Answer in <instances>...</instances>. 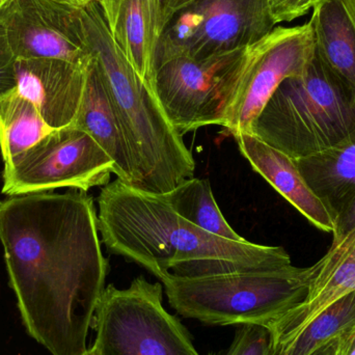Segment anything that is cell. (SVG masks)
I'll list each match as a JSON object with an SVG mask.
<instances>
[{"label":"cell","instance_id":"cell-1","mask_svg":"<svg viewBox=\"0 0 355 355\" xmlns=\"http://www.w3.org/2000/svg\"><path fill=\"white\" fill-rule=\"evenodd\" d=\"M87 192L0 200L8 283L29 337L51 355H83L110 270Z\"/></svg>","mask_w":355,"mask_h":355},{"label":"cell","instance_id":"cell-2","mask_svg":"<svg viewBox=\"0 0 355 355\" xmlns=\"http://www.w3.org/2000/svg\"><path fill=\"white\" fill-rule=\"evenodd\" d=\"M98 227L108 252L124 257L158 279L204 277L291 265L282 246L225 239L178 215L160 194L120 179L102 188Z\"/></svg>","mask_w":355,"mask_h":355},{"label":"cell","instance_id":"cell-3","mask_svg":"<svg viewBox=\"0 0 355 355\" xmlns=\"http://www.w3.org/2000/svg\"><path fill=\"white\" fill-rule=\"evenodd\" d=\"M85 45L105 85L132 154L135 187L168 193L193 178L196 162L153 89L110 35L96 0L80 8Z\"/></svg>","mask_w":355,"mask_h":355},{"label":"cell","instance_id":"cell-4","mask_svg":"<svg viewBox=\"0 0 355 355\" xmlns=\"http://www.w3.org/2000/svg\"><path fill=\"white\" fill-rule=\"evenodd\" d=\"M355 130V91L315 55L277 87L250 135L293 160L327 151Z\"/></svg>","mask_w":355,"mask_h":355},{"label":"cell","instance_id":"cell-5","mask_svg":"<svg viewBox=\"0 0 355 355\" xmlns=\"http://www.w3.org/2000/svg\"><path fill=\"white\" fill-rule=\"evenodd\" d=\"M315 275L314 265L242 271L204 277L160 279L168 304L184 318L211 327H268L302 304Z\"/></svg>","mask_w":355,"mask_h":355},{"label":"cell","instance_id":"cell-6","mask_svg":"<svg viewBox=\"0 0 355 355\" xmlns=\"http://www.w3.org/2000/svg\"><path fill=\"white\" fill-rule=\"evenodd\" d=\"M162 296V283L144 277L126 289L105 287L92 325L101 355H200Z\"/></svg>","mask_w":355,"mask_h":355},{"label":"cell","instance_id":"cell-7","mask_svg":"<svg viewBox=\"0 0 355 355\" xmlns=\"http://www.w3.org/2000/svg\"><path fill=\"white\" fill-rule=\"evenodd\" d=\"M250 47L200 60L173 58L156 69L154 94L180 135L210 125L223 126Z\"/></svg>","mask_w":355,"mask_h":355},{"label":"cell","instance_id":"cell-8","mask_svg":"<svg viewBox=\"0 0 355 355\" xmlns=\"http://www.w3.org/2000/svg\"><path fill=\"white\" fill-rule=\"evenodd\" d=\"M275 25L267 0H198L164 27L156 69L173 58L200 60L245 49Z\"/></svg>","mask_w":355,"mask_h":355},{"label":"cell","instance_id":"cell-9","mask_svg":"<svg viewBox=\"0 0 355 355\" xmlns=\"http://www.w3.org/2000/svg\"><path fill=\"white\" fill-rule=\"evenodd\" d=\"M2 193L8 196L83 190L105 186L114 174L112 158L74 125L54 129L31 149L4 160Z\"/></svg>","mask_w":355,"mask_h":355},{"label":"cell","instance_id":"cell-10","mask_svg":"<svg viewBox=\"0 0 355 355\" xmlns=\"http://www.w3.org/2000/svg\"><path fill=\"white\" fill-rule=\"evenodd\" d=\"M315 58L310 23L277 26L250 47V60L223 128L232 137L252 132L277 87L290 77L304 72Z\"/></svg>","mask_w":355,"mask_h":355},{"label":"cell","instance_id":"cell-11","mask_svg":"<svg viewBox=\"0 0 355 355\" xmlns=\"http://www.w3.org/2000/svg\"><path fill=\"white\" fill-rule=\"evenodd\" d=\"M0 24L17 60H58L87 66L80 8L55 0H4Z\"/></svg>","mask_w":355,"mask_h":355},{"label":"cell","instance_id":"cell-12","mask_svg":"<svg viewBox=\"0 0 355 355\" xmlns=\"http://www.w3.org/2000/svg\"><path fill=\"white\" fill-rule=\"evenodd\" d=\"M314 268L306 300L266 327L270 333V354L289 343L327 306L355 291V227L339 241L331 242Z\"/></svg>","mask_w":355,"mask_h":355},{"label":"cell","instance_id":"cell-13","mask_svg":"<svg viewBox=\"0 0 355 355\" xmlns=\"http://www.w3.org/2000/svg\"><path fill=\"white\" fill-rule=\"evenodd\" d=\"M87 67L58 60H17L16 89L51 128L70 126L83 99Z\"/></svg>","mask_w":355,"mask_h":355},{"label":"cell","instance_id":"cell-14","mask_svg":"<svg viewBox=\"0 0 355 355\" xmlns=\"http://www.w3.org/2000/svg\"><path fill=\"white\" fill-rule=\"evenodd\" d=\"M110 35L139 76L153 89L162 35L158 0H96Z\"/></svg>","mask_w":355,"mask_h":355},{"label":"cell","instance_id":"cell-15","mask_svg":"<svg viewBox=\"0 0 355 355\" xmlns=\"http://www.w3.org/2000/svg\"><path fill=\"white\" fill-rule=\"evenodd\" d=\"M295 162L333 219V242L339 241L355 227V130L327 151Z\"/></svg>","mask_w":355,"mask_h":355},{"label":"cell","instance_id":"cell-16","mask_svg":"<svg viewBox=\"0 0 355 355\" xmlns=\"http://www.w3.org/2000/svg\"><path fill=\"white\" fill-rule=\"evenodd\" d=\"M234 139L254 172L264 178L315 227L334 233L335 225L329 211L302 176L295 160L250 133H239Z\"/></svg>","mask_w":355,"mask_h":355},{"label":"cell","instance_id":"cell-17","mask_svg":"<svg viewBox=\"0 0 355 355\" xmlns=\"http://www.w3.org/2000/svg\"><path fill=\"white\" fill-rule=\"evenodd\" d=\"M73 125L89 133L112 158L116 179L135 187V164L130 148L92 58L87 67L83 99Z\"/></svg>","mask_w":355,"mask_h":355},{"label":"cell","instance_id":"cell-18","mask_svg":"<svg viewBox=\"0 0 355 355\" xmlns=\"http://www.w3.org/2000/svg\"><path fill=\"white\" fill-rule=\"evenodd\" d=\"M309 23L315 55L355 91V27L343 0H317Z\"/></svg>","mask_w":355,"mask_h":355},{"label":"cell","instance_id":"cell-19","mask_svg":"<svg viewBox=\"0 0 355 355\" xmlns=\"http://www.w3.org/2000/svg\"><path fill=\"white\" fill-rule=\"evenodd\" d=\"M160 196L178 215L200 229L225 239L246 240L227 223L215 200L209 180L190 178Z\"/></svg>","mask_w":355,"mask_h":355},{"label":"cell","instance_id":"cell-20","mask_svg":"<svg viewBox=\"0 0 355 355\" xmlns=\"http://www.w3.org/2000/svg\"><path fill=\"white\" fill-rule=\"evenodd\" d=\"M52 130L35 104L20 95L16 87L0 98V150L3 162L31 149Z\"/></svg>","mask_w":355,"mask_h":355},{"label":"cell","instance_id":"cell-21","mask_svg":"<svg viewBox=\"0 0 355 355\" xmlns=\"http://www.w3.org/2000/svg\"><path fill=\"white\" fill-rule=\"evenodd\" d=\"M354 327L355 291L319 313L289 343L270 355H310Z\"/></svg>","mask_w":355,"mask_h":355},{"label":"cell","instance_id":"cell-22","mask_svg":"<svg viewBox=\"0 0 355 355\" xmlns=\"http://www.w3.org/2000/svg\"><path fill=\"white\" fill-rule=\"evenodd\" d=\"M270 333L264 327L241 325L229 349L207 355H270Z\"/></svg>","mask_w":355,"mask_h":355},{"label":"cell","instance_id":"cell-23","mask_svg":"<svg viewBox=\"0 0 355 355\" xmlns=\"http://www.w3.org/2000/svg\"><path fill=\"white\" fill-rule=\"evenodd\" d=\"M16 62L6 31L0 24V98L16 87Z\"/></svg>","mask_w":355,"mask_h":355},{"label":"cell","instance_id":"cell-24","mask_svg":"<svg viewBox=\"0 0 355 355\" xmlns=\"http://www.w3.org/2000/svg\"><path fill=\"white\" fill-rule=\"evenodd\" d=\"M275 24L292 22L312 10L317 0H267Z\"/></svg>","mask_w":355,"mask_h":355},{"label":"cell","instance_id":"cell-25","mask_svg":"<svg viewBox=\"0 0 355 355\" xmlns=\"http://www.w3.org/2000/svg\"><path fill=\"white\" fill-rule=\"evenodd\" d=\"M196 1L198 0H158L162 15V31L175 14Z\"/></svg>","mask_w":355,"mask_h":355},{"label":"cell","instance_id":"cell-26","mask_svg":"<svg viewBox=\"0 0 355 355\" xmlns=\"http://www.w3.org/2000/svg\"><path fill=\"white\" fill-rule=\"evenodd\" d=\"M337 355H355V327L340 336Z\"/></svg>","mask_w":355,"mask_h":355},{"label":"cell","instance_id":"cell-27","mask_svg":"<svg viewBox=\"0 0 355 355\" xmlns=\"http://www.w3.org/2000/svg\"><path fill=\"white\" fill-rule=\"evenodd\" d=\"M338 344H339V338L329 342V343L323 345L322 347L315 350V352L310 355H337Z\"/></svg>","mask_w":355,"mask_h":355},{"label":"cell","instance_id":"cell-28","mask_svg":"<svg viewBox=\"0 0 355 355\" xmlns=\"http://www.w3.org/2000/svg\"><path fill=\"white\" fill-rule=\"evenodd\" d=\"M343 2L355 27V0H343Z\"/></svg>","mask_w":355,"mask_h":355},{"label":"cell","instance_id":"cell-29","mask_svg":"<svg viewBox=\"0 0 355 355\" xmlns=\"http://www.w3.org/2000/svg\"><path fill=\"white\" fill-rule=\"evenodd\" d=\"M55 1L62 2V3L70 4V6H78V8H81V6L89 3V2L92 1V0H55Z\"/></svg>","mask_w":355,"mask_h":355},{"label":"cell","instance_id":"cell-30","mask_svg":"<svg viewBox=\"0 0 355 355\" xmlns=\"http://www.w3.org/2000/svg\"><path fill=\"white\" fill-rule=\"evenodd\" d=\"M83 355H101V352H100V349L99 347H98L97 344L94 342L92 347L87 348V352H85Z\"/></svg>","mask_w":355,"mask_h":355},{"label":"cell","instance_id":"cell-31","mask_svg":"<svg viewBox=\"0 0 355 355\" xmlns=\"http://www.w3.org/2000/svg\"><path fill=\"white\" fill-rule=\"evenodd\" d=\"M3 1H4V0H0V6H1L2 2H3Z\"/></svg>","mask_w":355,"mask_h":355}]
</instances>
